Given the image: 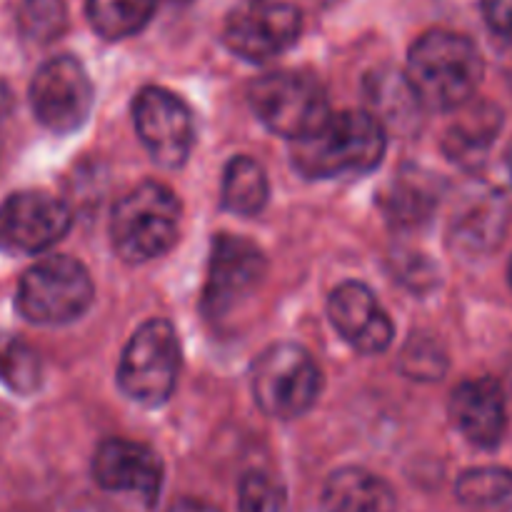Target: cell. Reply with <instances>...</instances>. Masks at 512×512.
<instances>
[{
  "instance_id": "7c38bea8",
  "label": "cell",
  "mask_w": 512,
  "mask_h": 512,
  "mask_svg": "<svg viewBox=\"0 0 512 512\" xmlns=\"http://www.w3.org/2000/svg\"><path fill=\"white\" fill-rule=\"evenodd\" d=\"M133 118L138 138L155 163L173 170L188 160L195 143V123L183 98L158 85H148L135 95Z\"/></svg>"
},
{
  "instance_id": "4316f807",
  "label": "cell",
  "mask_w": 512,
  "mask_h": 512,
  "mask_svg": "<svg viewBox=\"0 0 512 512\" xmlns=\"http://www.w3.org/2000/svg\"><path fill=\"white\" fill-rule=\"evenodd\" d=\"M240 512H285V495L268 475L248 473L238 488Z\"/></svg>"
},
{
  "instance_id": "277c9868",
  "label": "cell",
  "mask_w": 512,
  "mask_h": 512,
  "mask_svg": "<svg viewBox=\"0 0 512 512\" xmlns=\"http://www.w3.org/2000/svg\"><path fill=\"white\" fill-rule=\"evenodd\" d=\"M250 388L265 415L295 420L318 403L323 375L308 350L295 343H278L263 350L253 363Z\"/></svg>"
},
{
  "instance_id": "7402d4cb",
  "label": "cell",
  "mask_w": 512,
  "mask_h": 512,
  "mask_svg": "<svg viewBox=\"0 0 512 512\" xmlns=\"http://www.w3.org/2000/svg\"><path fill=\"white\" fill-rule=\"evenodd\" d=\"M155 8L158 0H88V18L105 40H123L140 33Z\"/></svg>"
},
{
  "instance_id": "d6986e66",
  "label": "cell",
  "mask_w": 512,
  "mask_h": 512,
  "mask_svg": "<svg viewBox=\"0 0 512 512\" xmlns=\"http://www.w3.org/2000/svg\"><path fill=\"white\" fill-rule=\"evenodd\" d=\"M365 95H368L373 118L380 125H388L395 133H413L420 123V110L423 103L415 95L408 75H400L395 70H378L365 83Z\"/></svg>"
},
{
  "instance_id": "30bf717a",
  "label": "cell",
  "mask_w": 512,
  "mask_h": 512,
  "mask_svg": "<svg viewBox=\"0 0 512 512\" xmlns=\"http://www.w3.org/2000/svg\"><path fill=\"white\" fill-rule=\"evenodd\" d=\"M268 273L263 250L240 235H215L203 288V313L223 320L258 290Z\"/></svg>"
},
{
  "instance_id": "2e32d148",
  "label": "cell",
  "mask_w": 512,
  "mask_h": 512,
  "mask_svg": "<svg viewBox=\"0 0 512 512\" xmlns=\"http://www.w3.org/2000/svg\"><path fill=\"white\" fill-rule=\"evenodd\" d=\"M325 512H395L393 488L363 468H340L323 485Z\"/></svg>"
},
{
  "instance_id": "d4e9b609",
  "label": "cell",
  "mask_w": 512,
  "mask_h": 512,
  "mask_svg": "<svg viewBox=\"0 0 512 512\" xmlns=\"http://www.w3.org/2000/svg\"><path fill=\"white\" fill-rule=\"evenodd\" d=\"M18 28L33 43H53L68 28L65 0H23L18 8Z\"/></svg>"
},
{
  "instance_id": "6da1fadb",
  "label": "cell",
  "mask_w": 512,
  "mask_h": 512,
  "mask_svg": "<svg viewBox=\"0 0 512 512\" xmlns=\"http://www.w3.org/2000/svg\"><path fill=\"white\" fill-rule=\"evenodd\" d=\"M483 55L470 38L450 30H430L408 55V80L430 110L465 108L483 80Z\"/></svg>"
},
{
  "instance_id": "9a60e30c",
  "label": "cell",
  "mask_w": 512,
  "mask_h": 512,
  "mask_svg": "<svg viewBox=\"0 0 512 512\" xmlns=\"http://www.w3.org/2000/svg\"><path fill=\"white\" fill-rule=\"evenodd\" d=\"M450 415L470 443L493 450L498 448L508 428V400L498 380H465L453 390Z\"/></svg>"
},
{
  "instance_id": "e0dca14e",
  "label": "cell",
  "mask_w": 512,
  "mask_h": 512,
  "mask_svg": "<svg viewBox=\"0 0 512 512\" xmlns=\"http://www.w3.org/2000/svg\"><path fill=\"white\" fill-rule=\"evenodd\" d=\"M438 198L433 175L420 168H403L380 193V208L395 228H418L428 223Z\"/></svg>"
},
{
  "instance_id": "7a4b0ae2",
  "label": "cell",
  "mask_w": 512,
  "mask_h": 512,
  "mask_svg": "<svg viewBox=\"0 0 512 512\" xmlns=\"http://www.w3.org/2000/svg\"><path fill=\"white\" fill-rule=\"evenodd\" d=\"M385 145V128L373 113L343 110L295 143L293 165L300 175L313 180L370 173L383 160Z\"/></svg>"
},
{
  "instance_id": "5b68a950",
  "label": "cell",
  "mask_w": 512,
  "mask_h": 512,
  "mask_svg": "<svg viewBox=\"0 0 512 512\" xmlns=\"http://www.w3.org/2000/svg\"><path fill=\"white\" fill-rule=\"evenodd\" d=\"M93 298L95 285L85 265L68 255H53L20 278L15 308L28 323L65 325L78 320Z\"/></svg>"
},
{
  "instance_id": "3957f363",
  "label": "cell",
  "mask_w": 512,
  "mask_h": 512,
  "mask_svg": "<svg viewBox=\"0 0 512 512\" xmlns=\"http://www.w3.org/2000/svg\"><path fill=\"white\" fill-rule=\"evenodd\" d=\"M180 200L168 185L140 183L118 200L110 218V240L125 263H148L175 245L180 233Z\"/></svg>"
},
{
  "instance_id": "52a82bcc",
  "label": "cell",
  "mask_w": 512,
  "mask_h": 512,
  "mask_svg": "<svg viewBox=\"0 0 512 512\" xmlns=\"http://www.w3.org/2000/svg\"><path fill=\"white\" fill-rule=\"evenodd\" d=\"M180 375V340L163 318L140 325L118 365V385L133 403L158 408L173 395Z\"/></svg>"
},
{
  "instance_id": "ba28073f",
  "label": "cell",
  "mask_w": 512,
  "mask_h": 512,
  "mask_svg": "<svg viewBox=\"0 0 512 512\" xmlns=\"http://www.w3.org/2000/svg\"><path fill=\"white\" fill-rule=\"evenodd\" d=\"M93 80L73 55H58L38 68L30 83V105L43 128L58 135L83 128L93 113Z\"/></svg>"
},
{
  "instance_id": "ffe728a7",
  "label": "cell",
  "mask_w": 512,
  "mask_h": 512,
  "mask_svg": "<svg viewBox=\"0 0 512 512\" xmlns=\"http://www.w3.org/2000/svg\"><path fill=\"white\" fill-rule=\"evenodd\" d=\"M500 125H503V118H500V110L495 105H468V108H463L460 120H455L445 130V155L463 168H475V165L483 163L495 135L500 133Z\"/></svg>"
},
{
  "instance_id": "484cf974",
  "label": "cell",
  "mask_w": 512,
  "mask_h": 512,
  "mask_svg": "<svg viewBox=\"0 0 512 512\" xmlns=\"http://www.w3.org/2000/svg\"><path fill=\"white\" fill-rule=\"evenodd\" d=\"M448 368V358L433 338L413 335L400 355V370L413 380H440Z\"/></svg>"
},
{
  "instance_id": "4fadbf2b",
  "label": "cell",
  "mask_w": 512,
  "mask_h": 512,
  "mask_svg": "<svg viewBox=\"0 0 512 512\" xmlns=\"http://www.w3.org/2000/svg\"><path fill=\"white\" fill-rule=\"evenodd\" d=\"M93 480L110 493H135L153 503L163 488V460L128 438H108L93 455Z\"/></svg>"
},
{
  "instance_id": "1f68e13d",
  "label": "cell",
  "mask_w": 512,
  "mask_h": 512,
  "mask_svg": "<svg viewBox=\"0 0 512 512\" xmlns=\"http://www.w3.org/2000/svg\"><path fill=\"white\" fill-rule=\"evenodd\" d=\"M508 278H510V285H512V260H510V268H508Z\"/></svg>"
},
{
  "instance_id": "f1b7e54d",
  "label": "cell",
  "mask_w": 512,
  "mask_h": 512,
  "mask_svg": "<svg viewBox=\"0 0 512 512\" xmlns=\"http://www.w3.org/2000/svg\"><path fill=\"white\" fill-rule=\"evenodd\" d=\"M165 512H218V510L208 503H198V500H178V503L170 505Z\"/></svg>"
},
{
  "instance_id": "5bb4252c",
  "label": "cell",
  "mask_w": 512,
  "mask_h": 512,
  "mask_svg": "<svg viewBox=\"0 0 512 512\" xmlns=\"http://www.w3.org/2000/svg\"><path fill=\"white\" fill-rule=\"evenodd\" d=\"M328 315L335 330L365 355L383 353L395 338L393 320L378 303L373 290L355 280L338 285L330 293Z\"/></svg>"
},
{
  "instance_id": "ac0fdd59",
  "label": "cell",
  "mask_w": 512,
  "mask_h": 512,
  "mask_svg": "<svg viewBox=\"0 0 512 512\" xmlns=\"http://www.w3.org/2000/svg\"><path fill=\"white\" fill-rule=\"evenodd\" d=\"M505 223H508V205L503 195L495 190H480L470 195L460 213L453 220V240L460 250L483 253L500 243Z\"/></svg>"
},
{
  "instance_id": "83f0119b",
  "label": "cell",
  "mask_w": 512,
  "mask_h": 512,
  "mask_svg": "<svg viewBox=\"0 0 512 512\" xmlns=\"http://www.w3.org/2000/svg\"><path fill=\"white\" fill-rule=\"evenodd\" d=\"M483 18L495 35L512 43V0H483Z\"/></svg>"
},
{
  "instance_id": "603a6c76",
  "label": "cell",
  "mask_w": 512,
  "mask_h": 512,
  "mask_svg": "<svg viewBox=\"0 0 512 512\" xmlns=\"http://www.w3.org/2000/svg\"><path fill=\"white\" fill-rule=\"evenodd\" d=\"M0 383L18 395H33L43 383L38 353L13 333H0Z\"/></svg>"
},
{
  "instance_id": "8fae6325",
  "label": "cell",
  "mask_w": 512,
  "mask_h": 512,
  "mask_svg": "<svg viewBox=\"0 0 512 512\" xmlns=\"http://www.w3.org/2000/svg\"><path fill=\"white\" fill-rule=\"evenodd\" d=\"M73 225V213L55 195L20 190L0 205V250L10 255H38L53 248Z\"/></svg>"
},
{
  "instance_id": "4dcf8cb0",
  "label": "cell",
  "mask_w": 512,
  "mask_h": 512,
  "mask_svg": "<svg viewBox=\"0 0 512 512\" xmlns=\"http://www.w3.org/2000/svg\"><path fill=\"white\" fill-rule=\"evenodd\" d=\"M505 163H508V173H510V180H512V145L508 148V158H505Z\"/></svg>"
},
{
  "instance_id": "8992f818",
  "label": "cell",
  "mask_w": 512,
  "mask_h": 512,
  "mask_svg": "<svg viewBox=\"0 0 512 512\" xmlns=\"http://www.w3.org/2000/svg\"><path fill=\"white\" fill-rule=\"evenodd\" d=\"M248 100L270 133L283 135L293 143L313 135L330 118L323 85L295 70H278L258 78L250 85Z\"/></svg>"
},
{
  "instance_id": "f546056e",
  "label": "cell",
  "mask_w": 512,
  "mask_h": 512,
  "mask_svg": "<svg viewBox=\"0 0 512 512\" xmlns=\"http://www.w3.org/2000/svg\"><path fill=\"white\" fill-rule=\"evenodd\" d=\"M8 103H10V90L0 83V108H5Z\"/></svg>"
},
{
  "instance_id": "cb8c5ba5",
  "label": "cell",
  "mask_w": 512,
  "mask_h": 512,
  "mask_svg": "<svg viewBox=\"0 0 512 512\" xmlns=\"http://www.w3.org/2000/svg\"><path fill=\"white\" fill-rule=\"evenodd\" d=\"M455 495L460 503L473 508H510L512 505V470L478 468L458 478Z\"/></svg>"
},
{
  "instance_id": "9c48e42d",
  "label": "cell",
  "mask_w": 512,
  "mask_h": 512,
  "mask_svg": "<svg viewBox=\"0 0 512 512\" xmlns=\"http://www.w3.org/2000/svg\"><path fill=\"white\" fill-rule=\"evenodd\" d=\"M303 15L285 0H240L225 18L223 43L250 63H265L298 43Z\"/></svg>"
},
{
  "instance_id": "44dd1931",
  "label": "cell",
  "mask_w": 512,
  "mask_h": 512,
  "mask_svg": "<svg viewBox=\"0 0 512 512\" xmlns=\"http://www.w3.org/2000/svg\"><path fill=\"white\" fill-rule=\"evenodd\" d=\"M223 208L235 215H258L270 198L268 175L258 160L238 155L223 173Z\"/></svg>"
}]
</instances>
